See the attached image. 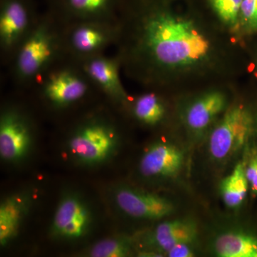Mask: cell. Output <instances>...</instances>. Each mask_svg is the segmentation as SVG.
Listing matches in <instances>:
<instances>
[{
  "label": "cell",
  "mask_w": 257,
  "mask_h": 257,
  "mask_svg": "<svg viewBox=\"0 0 257 257\" xmlns=\"http://www.w3.org/2000/svg\"><path fill=\"white\" fill-rule=\"evenodd\" d=\"M254 116L246 106H229L211 130L208 150L213 160L221 162L241 150L255 130Z\"/></svg>",
  "instance_id": "6"
},
{
  "label": "cell",
  "mask_w": 257,
  "mask_h": 257,
  "mask_svg": "<svg viewBox=\"0 0 257 257\" xmlns=\"http://www.w3.org/2000/svg\"><path fill=\"white\" fill-rule=\"evenodd\" d=\"M91 220L90 212L82 199L74 194H67L56 209L52 232L61 239H77L87 233Z\"/></svg>",
  "instance_id": "11"
},
{
  "label": "cell",
  "mask_w": 257,
  "mask_h": 257,
  "mask_svg": "<svg viewBox=\"0 0 257 257\" xmlns=\"http://www.w3.org/2000/svg\"><path fill=\"white\" fill-rule=\"evenodd\" d=\"M193 243H180L169 250L166 254L170 257H192L195 256Z\"/></svg>",
  "instance_id": "24"
},
{
  "label": "cell",
  "mask_w": 257,
  "mask_h": 257,
  "mask_svg": "<svg viewBox=\"0 0 257 257\" xmlns=\"http://www.w3.org/2000/svg\"><path fill=\"white\" fill-rule=\"evenodd\" d=\"M228 107L227 97L224 92L208 91L189 103L184 112V124L193 133H204Z\"/></svg>",
  "instance_id": "13"
},
{
  "label": "cell",
  "mask_w": 257,
  "mask_h": 257,
  "mask_svg": "<svg viewBox=\"0 0 257 257\" xmlns=\"http://www.w3.org/2000/svg\"><path fill=\"white\" fill-rule=\"evenodd\" d=\"M244 167L248 186L253 194L257 195V149L251 150Z\"/></svg>",
  "instance_id": "23"
},
{
  "label": "cell",
  "mask_w": 257,
  "mask_h": 257,
  "mask_svg": "<svg viewBox=\"0 0 257 257\" xmlns=\"http://www.w3.org/2000/svg\"><path fill=\"white\" fill-rule=\"evenodd\" d=\"M211 9L228 28L239 30V15L243 0H209Z\"/></svg>",
  "instance_id": "20"
},
{
  "label": "cell",
  "mask_w": 257,
  "mask_h": 257,
  "mask_svg": "<svg viewBox=\"0 0 257 257\" xmlns=\"http://www.w3.org/2000/svg\"><path fill=\"white\" fill-rule=\"evenodd\" d=\"M119 140L117 128L112 121L103 115H91L72 130L68 149L79 163L99 165L114 153Z\"/></svg>",
  "instance_id": "4"
},
{
  "label": "cell",
  "mask_w": 257,
  "mask_h": 257,
  "mask_svg": "<svg viewBox=\"0 0 257 257\" xmlns=\"http://www.w3.org/2000/svg\"><path fill=\"white\" fill-rule=\"evenodd\" d=\"M248 188L244 164L239 162L220 184L221 197L225 205L230 209H238L246 199Z\"/></svg>",
  "instance_id": "18"
},
{
  "label": "cell",
  "mask_w": 257,
  "mask_h": 257,
  "mask_svg": "<svg viewBox=\"0 0 257 257\" xmlns=\"http://www.w3.org/2000/svg\"><path fill=\"white\" fill-rule=\"evenodd\" d=\"M198 237V226L192 219L165 221L153 230L149 242L160 253H166L180 243H194Z\"/></svg>",
  "instance_id": "15"
},
{
  "label": "cell",
  "mask_w": 257,
  "mask_h": 257,
  "mask_svg": "<svg viewBox=\"0 0 257 257\" xmlns=\"http://www.w3.org/2000/svg\"><path fill=\"white\" fill-rule=\"evenodd\" d=\"M28 209V200L23 196H13L1 203L0 243L2 246H5L16 236Z\"/></svg>",
  "instance_id": "17"
},
{
  "label": "cell",
  "mask_w": 257,
  "mask_h": 257,
  "mask_svg": "<svg viewBox=\"0 0 257 257\" xmlns=\"http://www.w3.org/2000/svg\"><path fill=\"white\" fill-rule=\"evenodd\" d=\"M35 84L47 104L55 109L75 105L96 89L77 61L65 57L47 70Z\"/></svg>",
  "instance_id": "3"
},
{
  "label": "cell",
  "mask_w": 257,
  "mask_h": 257,
  "mask_svg": "<svg viewBox=\"0 0 257 257\" xmlns=\"http://www.w3.org/2000/svg\"><path fill=\"white\" fill-rule=\"evenodd\" d=\"M59 13L62 24L84 20L116 22L120 0H60Z\"/></svg>",
  "instance_id": "14"
},
{
  "label": "cell",
  "mask_w": 257,
  "mask_h": 257,
  "mask_svg": "<svg viewBox=\"0 0 257 257\" xmlns=\"http://www.w3.org/2000/svg\"><path fill=\"white\" fill-rule=\"evenodd\" d=\"M131 244L123 238H110L95 243L89 251L92 257H125L131 253Z\"/></svg>",
  "instance_id": "21"
},
{
  "label": "cell",
  "mask_w": 257,
  "mask_h": 257,
  "mask_svg": "<svg viewBox=\"0 0 257 257\" xmlns=\"http://www.w3.org/2000/svg\"><path fill=\"white\" fill-rule=\"evenodd\" d=\"M62 28L55 14L37 19L10 62L15 82L24 86L35 84L51 67L67 57Z\"/></svg>",
  "instance_id": "2"
},
{
  "label": "cell",
  "mask_w": 257,
  "mask_h": 257,
  "mask_svg": "<svg viewBox=\"0 0 257 257\" xmlns=\"http://www.w3.org/2000/svg\"><path fill=\"white\" fill-rule=\"evenodd\" d=\"M132 112L139 122L155 126L165 119L167 107L163 99L156 93L146 92L134 100Z\"/></svg>",
  "instance_id": "19"
},
{
  "label": "cell",
  "mask_w": 257,
  "mask_h": 257,
  "mask_svg": "<svg viewBox=\"0 0 257 257\" xmlns=\"http://www.w3.org/2000/svg\"><path fill=\"white\" fill-rule=\"evenodd\" d=\"M140 8L118 15L116 56L128 73L158 84L209 63L214 43L197 20L159 3Z\"/></svg>",
  "instance_id": "1"
},
{
  "label": "cell",
  "mask_w": 257,
  "mask_h": 257,
  "mask_svg": "<svg viewBox=\"0 0 257 257\" xmlns=\"http://www.w3.org/2000/svg\"><path fill=\"white\" fill-rule=\"evenodd\" d=\"M31 119L20 108L5 106L0 115V157L9 163H18L28 156L33 143Z\"/></svg>",
  "instance_id": "8"
},
{
  "label": "cell",
  "mask_w": 257,
  "mask_h": 257,
  "mask_svg": "<svg viewBox=\"0 0 257 257\" xmlns=\"http://www.w3.org/2000/svg\"><path fill=\"white\" fill-rule=\"evenodd\" d=\"M211 248L216 256L257 257V237L241 230H227L216 236Z\"/></svg>",
  "instance_id": "16"
},
{
  "label": "cell",
  "mask_w": 257,
  "mask_h": 257,
  "mask_svg": "<svg viewBox=\"0 0 257 257\" xmlns=\"http://www.w3.org/2000/svg\"><path fill=\"white\" fill-rule=\"evenodd\" d=\"M183 150L175 144L160 142L147 149L142 157L140 170L150 178H175L183 169Z\"/></svg>",
  "instance_id": "12"
},
{
  "label": "cell",
  "mask_w": 257,
  "mask_h": 257,
  "mask_svg": "<svg viewBox=\"0 0 257 257\" xmlns=\"http://www.w3.org/2000/svg\"><path fill=\"white\" fill-rule=\"evenodd\" d=\"M78 62L98 90L115 104H126L128 97L120 79L121 66L117 56L111 57L101 54Z\"/></svg>",
  "instance_id": "9"
},
{
  "label": "cell",
  "mask_w": 257,
  "mask_h": 257,
  "mask_svg": "<svg viewBox=\"0 0 257 257\" xmlns=\"http://www.w3.org/2000/svg\"><path fill=\"white\" fill-rule=\"evenodd\" d=\"M115 201L123 212L136 219L158 220L168 217L175 210V204L170 199L130 187L118 189Z\"/></svg>",
  "instance_id": "10"
},
{
  "label": "cell",
  "mask_w": 257,
  "mask_h": 257,
  "mask_svg": "<svg viewBox=\"0 0 257 257\" xmlns=\"http://www.w3.org/2000/svg\"><path fill=\"white\" fill-rule=\"evenodd\" d=\"M238 31L246 35L257 32V0H243Z\"/></svg>",
  "instance_id": "22"
},
{
  "label": "cell",
  "mask_w": 257,
  "mask_h": 257,
  "mask_svg": "<svg viewBox=\"0 0 257 257\" xmlns=\"http://www.w3.org/2000/svg\"><path fill=\"white\" fill-rule=\"evenodd\" d=\"M62 25L65 55L77 62L104 54V51L116 44L119 38L118 20H84Z\"/></svg>",
  "instance_id": "5"
},
{
  "label": "cell",
  "mask_w": 257,
  "mask_h": 257,
  "mask_svg": "<svg viewBox=\"0 0 257 257\" xmlns=\"http://www.w3.org/2000/svg\"><path fill=\"white\" fill-rule=\"evenodd\" d=\"M37 19L27 0H1L0 50L2 60L10 63L19 47L35 26Z\"/></svg>",
  "instance_id": "7"
}]
</instances>
